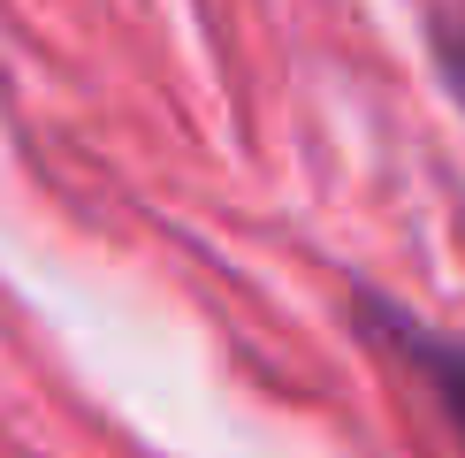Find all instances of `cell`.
I'll return each instance as SVG.
<instances>
[{"label":"cell","instance_id":"obj_1","mask_svg":"<svg viewBox=\"0 0 465 458\" xmlns=\"http://www.w3.org/2000/svg\"><path fill=\"white\" fill-rule=\"evenodd\" d=\"M374 329L397 344L404 359H412L420 374H428V390L442 397V413H450V428L465 435V344L458 336H435V329H420V321H404V314H381L374 305Z\"/></svg>","mask_w":465,"mask_h":458},{"label":"cell","instance_id":"obj_2","mask_svg":"<svg viewBox=\"0 0 465 458\" xmlns=\"http://www.w3.org/2000/svg\"><path fill=\"white\" fill-rule=\"evenodd\" d=\"M435 69H442V85H450L458 107H465V8L435 15Z\"/></svg>","mask_w":465,"mask_h":458}]
</instances>
